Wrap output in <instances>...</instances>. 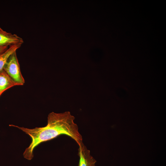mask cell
I'll list each match as a JSON object with an SVG mask.
<instances>
[{"mask_svg": "<svg viewBox=\"0 0 166 166\" xmlns=\"http://www.w3.org/2000/svg\"><path fill=\"white\" fill-rule=\"evenodd\" d=\"M22 45L18 44L9 46L5 51L0 54V71L3 69L4 67L10 56L18 49Z\"/></svg>", "mask_w": 166, "mask_h": 166, "instance_id": "cell-6", "label": "cell"}, {"mask_svg": "<svg viewBox=\"0 0 166 166\" xmlns=\"http://www.w3.org/2000/svg\"><path fill=\"white\" fill-rule=\"evenodd\" d=\"M74 117L69 111L60 113L52 112L49 114L47 123L45 127L30 129L14 125L10 126L18 128L31 137V142L23 153L24 158L30 160L34 157L33 152L35 147L43 142L60 135L69 136L78 144L82 141V136L77 125L74 122Z\"/></svg>", "mask_w": 166, "mask_h": 166, "instance_id": "cell-1", "label": "cell"}, {"mask_svg": "<svg viewBox=\"0 0 166 166\" xmlns=\"http://www.w3.org/2000/svg\"><path fill=\"white\" fill-rule=\"evenodd\" d=\"M78 145V155L79 157L78 166H95L96 160L91 155L90 151L82 141Z\"/></svg>", "mask_w": 166, "mask_h": 166, "instance_id": "cell-3", "label": "cell"}, {"mask_svg": "<svg viewBox=\"0 0 166 166\" xmlns=\"http://www.w3.org/2000/svg\"><path fill=\"white\" fill-rule=\"evenodd\" d=\"M9 47L8 46H0V54L6 50Z\"/></svg>", "mask_w": 166, "mask_h": 166, "instance_id": "cell-7", "label": "cell"}, {"mask_svg": "<svg viewBox=\"0 0 166 166\" xmlns=\"http://www.w3.org/2000/svg\"><path fill=\"white\" fill-rule=\"evenodd\" d=\"M24 43L23 39L15 34L7 32L0 27V46H8L21 44Z\"/></svg>", "mask_w": 166, "mask_h": 166, "instance_id": "cell-4", "label": "cell"}, {"mask_svg": "<svg viewBox=\"0 0 166 166\" xmlns=\"http://www.w3.org/2000/svg\"><path fill=\"white\" fill-rule=\"evenodd\" d=\"M3 70L18 85H22L24 84L25 80L20 71L16 52L9 57Z\"/></svg>", "mask_w": 166, "mask_h": 166, "instance_id": "cell-2", "label": "cell"}, {"mask_svg": "<svg viewBox=\"0 0 166 166\" xmlns=\"http://www.w3.org/2000/svg\"><path fill=\"white\" fill-rule=\"evenodd\" d=\"M18 85L3 69L0 71V96L6 90Z\"/></svg>", "mask_w": 166, "mask_h": 166, "instance_id": "cell-5", "label": "cell"}]
</instances>
